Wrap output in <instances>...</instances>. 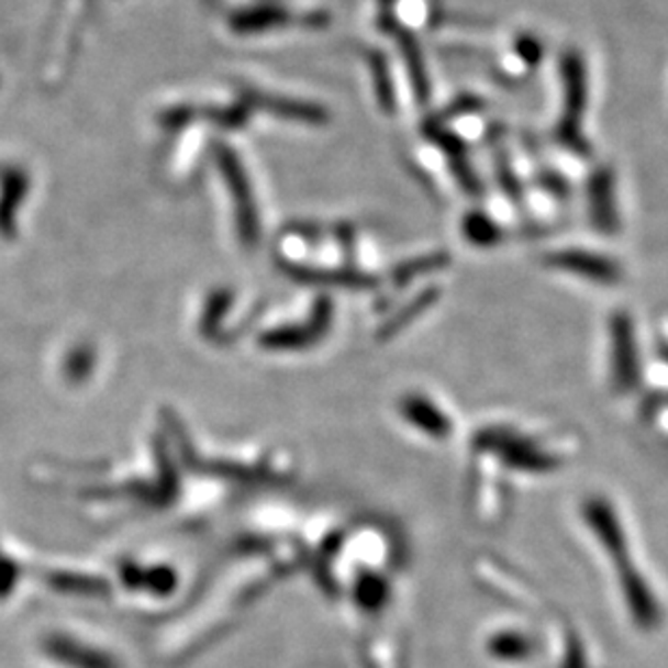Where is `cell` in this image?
Returning a JSON list of instances; mask_svg holds the SVG:
<instances>
[{"mask_svg":"<svg viewBox=\"0 0 668 668\" xmlns=\"http://www.w3.org/2000/svg\"><path fill=\"white\" fill-rule=\"evenodd\" d=\"M461 234L466 236L469 245L480 249H489L502 243L500 225L480 210H471L461 219Z\"/></svg>","mask_w":668,"mask_h":668,"instance_id":"obj_10","label":"cell"},{"mask_svg":"<svg viewBox=\"0 0 668 668\" xmlns=\"http://www.w3.org/2000/svg\"><path fill=\"white\" fill-rule=\"evenodd\" d=\"M496 171H498L496 176H498V182H500L504 196H509L513 201L524 200V189H522L511 163L506 160V156L500 154V158L496 160Z\"/></svg>","mask_w":668,"mask_h":668,"instance_id":"obj_13","label":"cell"},{"mask_svg":"<svg viewBox=\"0 0 668 668\" xmlns=\"http://www.w3.org/2000/svg\"><path fill=\"white\" fill-rule=\"evenodd\" d=\"M42 652L46 658L64 668H122L120 658H115V654L102 645L64 630L46 634L42 638Z\"/></svg>","mask_w":668,"mask_h":668,"instance_id":"obj_2","label":"cell"},{"mask_svg":"<svg viewBox=\"0 0 668 668\" xmlns=\"http://www.w3.org/2000/svg\"><path fill=\"white\" fill-rule=\"evenodd\" d=\"M589 221L595 232L614 236L621 230V216L616 208V178L610 167H598L587 182Z\"/></svg>","mask_w":668,"mask_h":668,"instance_id":"obj_4","label":"cell"},{"mask_svg":"<svg viewBox=\"0 0 668 668\" xmlns=\"http://www.w3.org/2000/svg\"><path fill=\"white\" fill-rule=\"evenodd\" d=\"M543 263L547 267L571 272L576 277H582L593 283L602 286H614L623 279V268L610 260L603 254H595L589 249H558L543 256Z\"/></svg>","mask_w":668,"mask_h":668,"instance_id":"obj_3","label":"cell"},{"mask_svg":"<svg viewBox=\"0 0 668 668\" xmlns=\"http://www.w3.org/2000/svg\"><path fill=\"white\" fill-rule=\"evenodd\" d=\"M610 357L614 381L621 388L634 386L638 377V348L632 316L623 310L610 319Z\"/></svg>","mask_w":668,"mask_h":668,"instance_id":"obj_5","label":"cell"},{"mask_svg":"<svg viewBox=\"0 0 668 668\" xmlns=\"http://www.w3.org/2000/svg\"><path fill=\"white\" fill-rule=\"evenodd\" d=\"M515 55L526 64L535 67L543 57V46L535 35H520L515 42Z\"/></svg>","mask_w":668,"mask_h":668,"instance_id":"obj_14","label":"cell"},{"mask_svg":"<svg viewBox=\"0 0 668 668\" xmlns=\"http://www.w3.org/2000/svg\"><path fill=\"white\" fill-rule=\"evenodd\" d=\"M563 111L556 126V138L576 156H591V143L584 134V115L589 107V74L578 51H565L560 57Z\"/></svg>","mask_w":668,"mask_h":668,"instance_id":"obj_1","label":"cell"},{"mask_svg":"<svg viewBox=\"0 0 668 668\" xmlns=\"http://www.w3.org/2000/svg\"><path fill=\"white\" fill-rule=\"evenodd\" d=\"M437 301H439V288L437 286H428V288L420 290L407 303H402L397 314H392L383 323V327L379 330V337L388 339V337L401 334L402 330H407L413 321H417L422 314H426Z\"/></svg>","mask_w":668,"mask_h":668,"instance_id":"obj_7","label":"cell"},{"mask_svg":"<svg viewBox=\"0 0 668 668\" xmlns=\"http://www.w3.org/2000/svg\"><path fill=\"white\" fill-rule=\"evenodd\" d=\"M448 265H450V256L444 254V252H435V254H426V256H420V258H411V260L401 263L399 267L392 270V281L399 288H404L411 281H415L417 277L428 275V272H437V270H442V268H446Z\"/></svg>","mask_w":668,"mask_h":668,"instance_id":"obj_11","label":"cell"},{"mask_svg":"<svg viewBox=\"0 0 668 668\" xmlns=\"http://www.w3.org/2000/svg\"><path fill=\"white\" fill-rule=\"evenodd\" d=\"M383 26H386V31H392V35L399 42L402 64H404L407 76H409V80L413 85V93H415L417 102L426 104L431 100V76H428L426 62H424V55H422V48H420L415 35L411 31H407L404 26H401L392 18L388 22H383Z\"/></svg>","mask_w":668,"mask_h":668,"instance_id":"obj_6","label":"cell"},{"mask_svg":"<svg viewBox=\"0 0 668 668\" xmlns=\"http://www.w3.org/2000/svg\"><path fill=\"white\" fill-rule=\"evenodd\" d=\"M368 69L372 76V89L377 96V102L383 113H397V85L392 76V67L381 53H370L368 57Z\"/></svg>","mask_w":668,"mask_h":668,"instance_id":"obj_9","label":"cell"},{"mask_svg":"<svg viewBox=\"0 0 668 668\" xmlns=\"http://www.w3.org/2000/svg\"><path fill=\"white\" fill-rule=\"evenodd\" d=\"M288 270L297 272V277H301L305 281L332 283V286H344V288H372L379 281L375 275L355 270V268L292 267Z\"/></svg>","mask_w":668,"mask_h":668,"instance_id":"obj_8","label":"cell"},{"mask_svg":"<svg viewBox=\"0 0 668 668\" xmlns=\"http://www.w3.org/2000/svg\"><path fill=\"white\" fill-rule=\"evenodd\" d=\"M450 171L455 176V180L459 182V187L468 193V196H480L482 193V185L474 171V167L469 165L468 156H459V158H450Z\"/></svg>","mask_w":668,"mask_h":668,"instance_id":"obj_12","label":"cell"}]
</instances>
